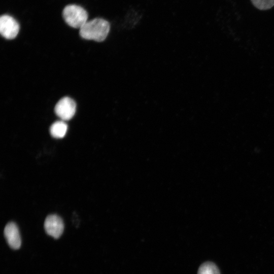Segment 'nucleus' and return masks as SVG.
<instances>
[{"label": "nucleus", "mask_w": 274, "mask_h": 274, "mask_svg": "<svg viewBox=\"0 0 274 274\" xmlns=\"http://www.w3.org/2000/svg\"><path fill=\"white\" fill-rule=\"evenodd\" d=\"M44 228L48 235L54 238H58L63 233L64 224L61 218L58 216L50 215L45 219Z\"/></svg>", "instance_id": "nucleus-5"}, {"label": "nucleus", "mask_w": 274, "mask_h": 274, "mask_svg": "<svg viewBox=\"0 0 274 274\" xmlns=\"http://www.w3.org/2000/svg\"><path fill=\"white\" fill-rule=\"evenodd\" d=\"M197 274H220L217 266L212 262H206L198 268Z\"/></svg>", "instance_id": "nucleus-8"}, {"label": "nucleus", "mask_w": 274, "mask_h": 274, "mask_svg": "<svg viewBox=\"0 0 274 274\" xmlns=\"http://www.w3.org/2000/svg\"><path fill=\"white\" fill-rule=\"evenodd\" d=\"M251 2L260 10H267L274 6V0H251Z\"/></svg>", "instance_id": "nucleus-9"}, {"label": "nucleus", "mask_w": 274, "mask_h": 274, "mask_svg": "<svg viewBox=\"0 0 274 274\" xmlns=\"http://www.w3.org/2000/svg\"><path fill=\"white\" fill-rule=\"evenodd\" d=\"M76 110V102L69 97H64L60 99L55 107L56 114L63 121L72 119Z\"/></svg>", "instance_id": "nucleus-3"}, {"label": "nucleus", "mask_w": 274, "mask_h": 274, "mask_svg": "<svg viewBox=\"0 0 274 274\" xmlns=\"http://www.w3.org/2000/svg\"><path fill=\"white\" fill-rule=\"evenodd\" d=\"M67 130V125L63 121H58L53 123L50 128L51 135L57 139L63 138Z\"/></svg>", "instance_id": "nucleus-7"}, {"label": "nucleus", "mask_w": 274, "mask_h": 274, "mask_svg": "<svg viewBox=\"0 0 274 274\" xmlns=\"http://www.w3.org/2000/svg\"><path fill=\"white\" fill-rule=\"evenodd\" d=\"M63 18L70 26L80 28L87 21L88 13L82 7L76 5L66 6L62 12Z\"/></svg>", "instance_id": "nucleus-2"}, {"label": "nucleus", "mask_w": 274, "mask_h": 274, "mask_svg": "<svg viewBox=\"0 0 274 274\" xmlns=\"http://www.w3.org/2000/svg\"><path fill=\"white\" fill-rule=\"evenodd\" d=\"M19 31V24L12 16L3 15L0 18V32L6 39H14Z\"/></svg>", "instance_id": "nucleus-4"}, {"label": "nucleus", "mask_w": 274, "mask_h": 274, "mask_svg": "<svg viewBox=\"0 0 274 274\" xmlns=\"http://www.w3.org/2000/svg\"><path fill=\"white\" fill-rule=\"evenodd\" d=\"M4 235L9 246L13 249H19L21 240L19 229L17 225L11 222L8 223L4 229Z\"/></svg>", "instance_id": "nucleus-6"}, {"label": "nucleus", "mask_w": 274, "mask_h": 274, "mask_svg": "<svg viewBox=\"0 0 274 274\" xmlns=\"http://www.w3.org/2000/svg\"><path fill=\"white\" fill-rule=\"evenodd\" d=\"M110 29L108 21L95 18L87 21L80 28L79 34L84 39L102 42L107 38Z\"/></svg>", "instance_id": "nucleus-1"}]
</instances>
